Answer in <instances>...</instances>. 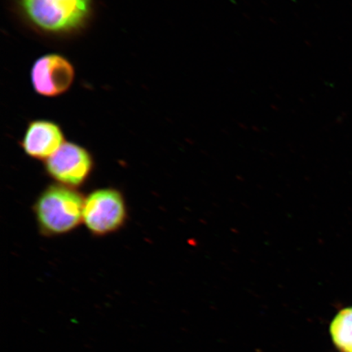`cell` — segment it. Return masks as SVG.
<instances>
[{
    "label": "cell",
    "mask_w": 352,
    "mask_h": 352,
    "mask_svg": "<svg viewBox=\"0 0 352 352\" xmlns=\"http://www.w3.org/2000/svg\"><path fill=\"white\" fill-rule=\"evenodd\" d=\"M94 167V157L88 149L68 142L44 162L46 174L55 183L76 189L89 179Z\"/></svg>",
    "instance_id": "4"
},
{
    "label": "cell",
    "mask_w": 352,
    "mask_h": 352,
    "mask_svg": "<svg viewBox=\"0 0 352 352\" xmlns=\"http://www.w3.org/2000/svg\"><path fill=\"white\" fill-rule=\"evenodd\" d=\"M65 142V134L59 124L51 120H37L26 126L20 144L26 156L45 162Z\"/></svg>",
    "instance_id": "6"
},
{
    "label": "cell",
    "mask_w": 352,
    "mask_h": 352,
    "mask_svg": "<svg viewBox=\"0 0 352 352\" xmlns=\"http://www.w3.org/2000/svg\"><path fill=\"white\" fill-rule=\"evenodd\" d=\"M85 197L76 188L52 184L35 201L33 210L39 232L58 236L76 230L82 223Z\"/></svg>",
    "instance_id": "2"
},
{
    "label": "cell",
    "mask_w": 352,
    "mask_h": 352,
    "mask_svg": "<svg viewBox=\"0 0 352 352\" xmlns=\"http://www.w3.org/2000/svg\"><path fill=\"white\" fill-rule=\"evenodd\" d=\"M129 210L122 192L114 188L96 189L85 197L82 223L96 236L116 233L124 227Z\"/></svg>",
    "instance_id": "3"
},
{
    "label": "cell",
    "mask_w": 352,
    "mask_h": 352,
    "mask_svg": "<svg viewBox=\"0 0 352 352\" xmlns=\"http://www.w3.org/2000/svg\"><path fill=\"white\" fill-rule=\"evenodd\" d=\"M20 13L37 32L65 36L80 32L91 16L94 0H16Z\"/></svg>",
    "instance_id": "1"
},
{
    "label": "cell",
    "mask_w": 352,
    "mask_h": 352,
    "mask_svg": "<svg viewBox=\"0 0 352 352\" xmlns=\"http://www.w3.org/2000/svg\"><path fill=\"white\" fill-rule=\"evenodd\" d=\"M76 69L65 56L52 54L34 61L30 70L33 89L44 98H57L72 87Z\"/></svg>",
    "instance_id": "5"
},
{
    "label": "cell",
    "mask_w": 352,
    "mask_h": 352,
    "mask_svg": "<svg viewBox=\"0 0 352 352\" xmlns=\"http://www.w3.org/2000/svg\"><path fill=\"white\" fill-rule=\"evenodd\" d=\"M333 344L340 352H352V306L343 307L329 324Z\"/></svg>",
    "instance_id": "7"
}]
</instances>
